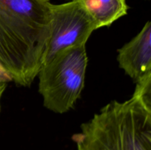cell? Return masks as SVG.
<instances>
[{
    "mask_svg": "<svg viewBox=\"0 0 151 150\" xmlns=\"http://www.w3.org/2000/svg\"><path fill=\"white\" fill-rule=\"evenodd\" d=\"M7 81L0 78V110H1V99L7 87Z\"/></svg>",
    "mask_w": 151,
    "mask_h": 150,
    "instance_id": "52a82bcc",
    "label": "cell"
},
{
    "mask_svg": "<svg viewBox=\"0 0 151 150\" xmlns=\"http://www.w3.org/2000/svg\"><path fill=\"white\" fill-rule=\"evenodd\" d=\"M76 1L86 12L97 29L109 26L128 13L126 0H71Z\"/></svg>",
    "mask_w": 151,
    "mask_h": 150,
    "instance_id": "8992f818",
    "label": "cell"
},
{
    "mask_svg": "<svg viewBox=\"0 0 151 150\" xmlns=\"http://www.w3.org/2000/svg\"><path fill=\"white\" fill-rule=\"evenodd\" d=\"M0 78H1V79H4V80H6V81H10V80H9L8 78L6 76V75L4 74L3 73V72L1 71V70H0Z\"/></svg>",
    "mask_w": 151,
    "mask_h": 150,
    "instance_id": "ba28073f",
    "label": "cell"
},
{
    "mask_svg": "<svg viewBox=\"0 0 151 150\" xmlns=\"http://www.w3.org/2000/svg\"><path fill=\"white\" fill-rule=\"evenodd\" d=\"M77 150H151V105L138 96L112 101L81 124Z\"/></svg>",
    "mask_w": 151,
    "mask_h": 150,
    "instance_id": "7a4b0ae2",
    "label": "cell"
},
{
    "mask_svg": "<svg viewBox=\"0 0 151 150\" xmlns=\"http://www.w3.org/2000/svg\"><path fill=\"white\" fill-rule=\"evenodd\" d=\"M95 29V24L76 1L52 4L50 37L43 63L65 49L86 45Z\"/></svg>",
    "mask_w": 151,
    "mask_h": 150,
    "instance_id": "277c9868",
    "label": "cell"
},
{
    "mask_svg": "<svg viewBox=\"0 0 151 150\" xmlns=\"http://www.w3.org/2000/svg\"><path fill=\"white\" fill-rule=\"evenodd\" d=\"M50 0H0V70L24 87L44 62L50 32Z\"/></svg>",
    "mask_w": 151,
    "mask_h": 150,
    "instance_id": "6da1fadb",
    "label": "cell"
},
{
    "mask_svg": "<svg viewBox=\"0 0 151 150\" xmlns=\"http://www.w3.org/2000/svg\"><path fill=\"white\" fill-rule=\"evenodd\" d=\"M87 65L86 45L65 49L43 63L38 91L46 108L64 113L74 107L84 88Z\"/></svg>",
    "mask_w": 151,
    "mask_h": 150,
    "instance_id": "3957f363",
    "label": "cell"
},
{
    "mask_svg": "<svg viewBox=\"0 0 151 150\" xmlns=\"http://www.w3.org/2000/svg\"><path fill=\"white\" fill-rule=\"evenodd\" d=\"M119 67L137 83L151 75V23L147 21L142 30L118 49Z\"/></svg>",
    "mask_w": 151,
    "mask_h": 150,
    "instance_id": "5b68a950",
    "label": "cell"
}]
</instances>
